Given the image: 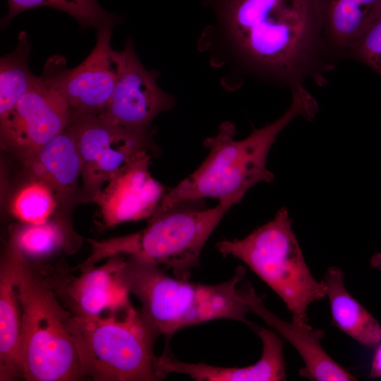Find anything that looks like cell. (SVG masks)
Returning a JSON list of instances; mask_svg holds the SVG:
<instances>
[{
  "label": "cell",
  "mask_w": 381,
  "mask_h": 381,
  "mask_svg": "<svg viewBox=\"0 0 381 381\" xmlns=\"http://www.w3.org/2000/svg\"><path fill=\"white\" fill-rule=\"evenodd\" d=\"M214 22L200 37L213 66L241 68L292 86L317 60L323 0H207Z\"/></svg>",
  "instance_id": "1"
},
{
  "label": "cell",
  "mask_w": 381,
  "mask_h": 381,
  "mask_svg": "<svg viewBox=\"0 0 381 381\" xmlns=\"http://www.w3.org/2000/svg\"><path fill=\"white\" fill-rule=\"evenodd\" d=\"M291 92L287 111L275 121L253 128L244 139L235 140V126L223 122L217 133L204 141L210 150L204 162L188 177L165 192L155 213L205 198L234 205L255 184L271 182L274 175L267 167V158L277 137L296 118L310 120L318 111L316 101L302 85L292 87Z\"/></svg>",
  "instance_id": "2"
},
{
  "label": "cell",
  "mask_w": 381,
  "mask_h": 381,
  "mask_svg": "<svg viewBox=\"0 0 381 381\" xmlns=\"http://www.w3.org/2000/svg\"><path fill=\"white\" fill-rule=\"evenodd\" d=\"M246 270L238 267L231 279L206 285L171 277L159 267L128 256L121 274L130 294L141 303L143 317L156 334L169 339L177 331L217 319L253 322Z\"/></svg>",
  "instance_id": "3"
},
{
  "label": "cell",
  "mask_w": 381,
  "mask_h": 381,
  "mask_svg": "<svg viewBox=\"0 0 381 381\" xmlns=\"http://www.w3.org/2000/svg\"><path fill=\"white\" fill-rule=\"evenodd\" d=\"M21 307L20 365L30 381H67L82 377L69 329L72 317L52 284L37 274L9 241Z\"/></svg>",
  "instance_id": "4"
},
{
  "label": "cell",
  "mask_w": 381,
  "mask_h": 381,
  "mask_svg": "<svg viewBox=\"0 0 381 381\" xmlns=\"http://www.w3.org/2000/svg\"><path fill=\"white\" fill-rule=\"evenodd\" d=\"M232 206L219 202L212 208L195 209L183 207L182 203L156 212L143 230L109 240L90 241L92 252L84 265L92 267L104 258L127 255L143 262L164 266L175 277L188 280L200 263L204 245Z\"/></svg>",
  "instance_id": "5"
},
{
  "label": "cell",
  "mask_w": 381,
  "mask_h": 381,
  "mask_svg": "<svg viewBox=\"0 0 381 381\" xmlns=\"http://www.w3.org/2000/svg\"><path fill=\"white\" fill-rule=\"evenodd\" d=\"M216 248L224 256L241 260L266 283L285 303L294 323L309 326L308 307L326 296V289L306 262L286 208L243 238L223 240Z\"/></svg>",
  "instance_id": "6"
},
{
  "label": "cell",
  "mask_w": 381,
  "mask_h": 381,
  "mask_svg": "<svg viewBox=\"0 0 381 381\" xmlns=\"http://www.w3.org/2000/svg\"><path fill=\"white\" fill-rule=\"evenodd\" d=\"M109 315H73L69 329L82 377L102 381L159 380L153 346L158 337L133 306Z\"/></svg>",
  "instance_id": "7"
},
{
  "label": "cell",
  "mask_w": 381,
  "mask_h": 381,
  "mask_svg": "<svg viewBox=\"0 0 381 381\" xmlns=\"http://www.w3.org/2000/svg\"><path fill=\"white\" fill-rule=\"evenodd\" d=\"M73 120L71 107L47 71L0 119L4 145L26 158L63 132Z\"/></svg>",
  "instance_id": "8"
},
{
  "label": "cell",
  "mask_w": 381,
  "mask_h": 381,
  "mask_svg": "<svg viewBox=\"0 0 381 381\" xmlns=\"http://www.w3.org/2000/svg\"><path fill=\"white\" fill-rule=\"evenodd\" d=\"M82 162L81 202H92L111 176L150 145V133L114 125L99 115L73 119Z\"/></svg>",
  "instance_id": "9"
},
{
  "label": "cell",
  "mask_w": 381,
  "mask_h": 381,
  "mask_svg": "<svg viewBox=\"0 0 381 381\" xmlns=\"http://www.w3.org/2000/svg\"><path fill=\"white\" fill-rule=\"evenodd\" d=\"M113 28L97 30L95 47L76 67L66 68L60 56H52L44 66L68 103L73 119L101 114L113 94L119 72L117 51L110 44Z\"/></svg>",
  "instance_id": "10"
},
{
  "label": "cell",
  "mask_w": 381,
  "mask_h": 381,
  "mask_svg": "<svg viewBox=\"0 0 381 381\" xmlns=\"http://www.w3.org/2000/svg\"><path fill=\"white\" fill-rule=\"evenodd\" d=\"M119 72L113 94L104 111L97 114L105 121L136 133L149 128L160 113L174 104L173 97L157 84L159 73L147 70L138 58L131 39L117 51Z\"/></svg>",
  "instance_id": "11"
},
{
  "label": "cell",
  "mask_w": 381,
  "mask_h": 381,
  "mask_svg": "<svg viewBox=\"0 0 381 381\" xmlns=\"http://www.w3.org/2000/svg\"><path fill=\"white\" fill-rule=\"evenodd\" d=\"M151 156L141 150L117 170L93 200L104 226L148 219L166 190L151 175Z\"/></svg>",
  "instance_id": "12"
},
{
  "label": "cell",
  "mask_w": 381,
  "mask_h": 381,
  "mask_svg": "<svg viewBox=\"0 0 381 381\" xmlns=\"http://www.w3.org/2000/svg\"><path fill=\"white\" fill-rule=\"evenodd\" d=\"M252 329L258 335L262 351L254 364L241 368H225L203 363H188L175 358L169 351L157 356L159 380L171 373H182L199 381H279L286 380L284 341L272 330L254 325Z\"/></svg>",
  "instance_id": "13"
},
{
  "label": "cell",
  "mask_w": 381,
  "mask_h": 381,
  "mask_svg": "<svg viewBox=\"0 0 381 381\" xmlns=\"http://www.w3.org/2000/svg\"><path fill=\"white\" fill-rule=\"evenodd\" d=\"M126 258L116 255L105 264L82 271V274L66 284L61 294L75 315L96 317L104 311L121 313L131 308L129 291L121 270Z\"/></svg>",
  "instance_id": "14"
},
{
  "label": "cell",
  "mask_w": 381,
  "mask_h": 381,
  "mask_svg": "<svg viewBox=\"0 0 381 381\" xmlns=\"http://www.w3.org/2000/svg\"><path fill=\"white\" fill-rule=\"evenodd\" d=\"M22 162L27 174L52 189L60 205H69L77 198L81 201L82 162L73 120L63 132Z\"/></svg>",
  "instance_id": "15"
},
{
  "label": "cell",
  "mask_w": 381,
  "mask_h": 381,
  "mask_svg": "<svg viewBox=\"0 0 381 381\" xmlns=\"http://www.w3.org/2000/svg\"><path fill=\"white\" fill-rule=\"evenodd\" d=\"M248 297L250 313L274 328L301 356L304 367L298 371L300 376L315 381L356 380L322 348L321 340L325 337L324 329L302 327L275 315L265 307L263 297L258 296L251 285L248 288Z\"/></svg>",
  "instance_id": "16"
},
{
  "label": "cell",
  "mask_w": 381,
  "mask_h": 381,
  "mask_svg": "<svg viewBox=\"0 0 381 381\" xmlns=\"http://www.w3.org/2000/svg\"><path fill=\"white\" fill-rule=\"evenodd\" d=\"M21 307L17 276L8 246L0 270V380L22 376L20 365Z\"/></svg>",
  "instance_id": "17"
},
{
  "label": "cell",
  "mask_w": 381,
  "mask_h": 381,
  "mask_svg": "<svg viewBox=\"0 0 381 381\" xmlns=\"http://www.w3.org/2000/svg\"><path fill=\"white\" fill-rule=\"evenodd\" d=\"M322 281L333 325L360 344L376 347L381 340V325L346 290L341 270L329 267Z\"/></svg>",
  "instance_id": "18"
},
{
  "label": "cell",
  "mask_w": 381,
  "mask_h": 381,
  "mask_svg": "<svg viewBox=\"0 0 381 381\" xmlns=\"http://www.w3.org/2000/svg\"><path fill=\"white\" fill-rule=\"evenodd\" d=\"M323 12L331 41L348 49L381 15V0H323Z\"/></svg>",
  "instance_id": "19"
},
{
  "label": "cell",
  "mask_w": 381,
  "mask_h": 381,
  "mask_svg": "<svg viewBox=\"0 0 381 381\" xmlns=\"http://www.w3.org/2000/svg\"><path fill=\"white\" fill-rule=\"evenodd\" d=\"M30 44L25 31L18 35L16 49L0 59V119L5 116L37 83L28 66Z\"/></svg>",
  "instance_id": "20"
},
{
  "label": "cell",
  "mask_w": 381,
  "mask_h": 381,
  "mask_svg": "<svg viewBox=\"0 0 381 381\" xmlns=\"http://www.w3.org/2000/svg\"><path fill=\"white\" fill-rule=\"evenodd\" d=\"M8 13L1 20V28L18 14L30 9L49 7L73 17L82 30L88 28L99 30L114 27L121 22L118 16L107 12L97 0H7Z\"/></svg>",
  "instance_id": "21"
},
{
  "label": "cell",
  "mask_w": 381,
  "mask_h": 381,
  "mask_svg": "<svg viewBox=\"0 0 381 381\" xmlns=\"http://www.w3.org/2000/svg\"><path fill=\"white\" fill-rule=\"evenodd\" d=\"M28 179L15 191L9 211L21 223L39 224L50 219L60 205L52 189L38 178Z\"/></svg>",
  "instance_id": "22"
},
{
  "label": "cell",
  "mask_w": 381,
  "mask_h": 381,
  "mask_svg": "<svg viewBox=\"0 0 381 381\" xmlns=\"http://www.w3.org/2000/svg\"><path fill=\"white\" fill-rule=\"evenodd\" d=\"M10 240L27 258H42L64 248L66 229L59 219L39 224L22 223L11 231Z\"/></svg>",
  "instance_id": "23"
},
{
  "label": "cell",
  "mask_w": 381,
  "mask_h": 381,
  "mask_svg": "<svg viewBox=\"0 0 381 381\" xmlns=\"http://www.w3.org/2000/svg\"><path fill=\"white\" fill-rule=\"evenodd\" d=\"M348 49L357 59L381 75V15Z\"/></svg>",
  "instance_id": "24"
},
{
  "label": "cell",
  "mask_w": 381,
  "mask_h": 381,
  "mask_svg": "<svg viewBox=\"0 0 381 381\" xmlns=\"http://www.w3.org/2000/svg\"><path fill=\"white\" fill-rule=\"evenodd\" d=\"M369 377H381V340L376 346V350L372 359Z\"/></svg>",
  "instance_id": "25"
},
{
  "label": "cell",
  "mask_w": 381,
  "mask_h": 381,
  "mask_svg": "<svg viewBox=\"0 0 381 381\" xmlns=\"http://www.w3.org/2000/svg\"><path fill=\"white\" fill-rule=\"evenodd\" d=\"M370 265L373 268L381 272V251L372 256Z\"/></svg>",
  "instance_id": "26"
}]
</instances>
